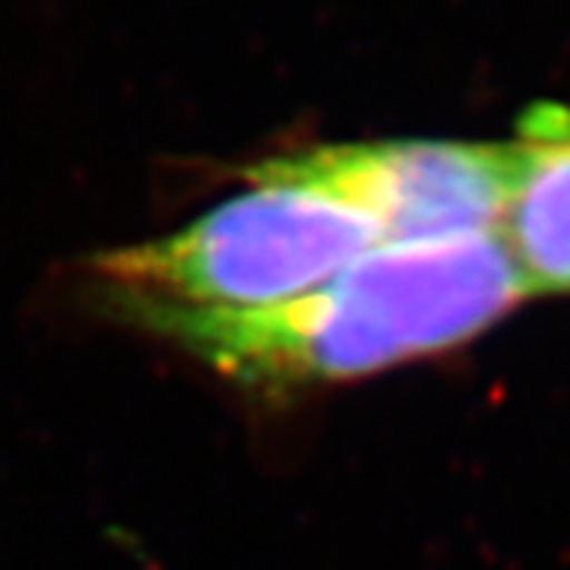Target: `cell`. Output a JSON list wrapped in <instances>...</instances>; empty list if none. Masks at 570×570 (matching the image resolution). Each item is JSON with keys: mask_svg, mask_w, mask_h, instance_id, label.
<instances>
[{"mask_svg": "<svg viewBox=\"0 0 570 570\" xmlns=\"http://www.w3.org/2000/svg\"><path fill=\"white\" fill-rule=\"evenodd\" d=\"M527 295L501 232L377 245L295 302L187 311L111 292L124 317L184 346L245 387L346 381L453 346Z\"/></svg>", "mask_w": 570, "mask_h": 570, "instance_id": "6da1fadb", "label": "cell"}, {"mask_svg": "<svg viewBox=\"0 0 570 570\" xmlns=\"http://www.w3.org/2000/svg\"><path fill=\"white\" fill-rule=\"evenodd\" d=\"M250 190L156 242L92 261L111 292L187 311H264L330 283L381 245L371 216L273 163L247 171Z\"/></svg>", "mask_w": 570, "mask_h": 570, "instance_id": "7a4b0ae2", "label": "cell"}, {"mask_svg": "<svg viewBox=\"0 0 570 570\" xmlns=\"http://www.w3.org/2000/svg\"><path fill=\"white\" fill-rule=\"evenodd\" d=\"M273 165L358 206L377 225L381 245H422L501 232L513 146L371 142L311 149Z\"/></svg>", "mask_w": 570, "mask_h": 570, "instance_id": "3957f363", "label": "cell"}, {"mask_svg": "<svg viewBox=\"0 0 570 570\" xmlns=\"http://www.w3.org/2000/svg\"><path fill=\"white\" fill-rule=\"evenodd\" d=\"M501 238L527 292H570V121L539 115L513 146Z\"/></svg>", "mask_w": 570, "mask_h": 570, "instance_id": "277c9868", "label": "cell"}]
</instances>
